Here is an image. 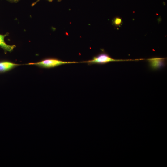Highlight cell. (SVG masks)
Masks as SVG:
<instances>
[{"instance_id": "5", "label": "cell", "mask_w": 167, "mask_h": 167, "mask_svg": "<svg viewBox=\"0 0 167 167\" xmlns=\"http://www.w3.org/2000/svg\"><path fill=\"white\" fill-rule=\"evenodd\" d=\"M5 36V35L0 34V47L6 51L11 52L15 47V46L6 44L4 40Z\"/></svg>"}, {"instance_id": "4", "label": "cell", "mask_w": 167, "mask_h": 167, "mask_svg": "<svg viewBox=\"0 0 167 167\" xmlns=\"http://www.w3.org/2000/svg\"><path fill=\"white\" fill-rule=\"evenodd\" d=\"M21 65L9 61L0 62V73L8 71L15 68Z\"/></svg>"}, {"instance_id": "3", "label": "cell", "mask_w": 167, "mask_h": 167, "mask_svg": "<svg viewBox=\"0 0 167 167\" xmlns=\"http://www.w3.org/2000/svg\"><path fill=\"white\" fill-rule=\"evenodd\" d=\"M166 58L154 57L146 59L149 67L152 70H157L164 67L166 65Z\"/></svg>"}, {"instance_id": "2", "label": "cell", "mask_w": 167, "mask_h": 167, "mask_svg": "<svg viewBox=\"0 0 167 167\" xmlns=\"http://www.w3.org/2000/svg\"><path fill=\"white\" fill-rule=\"evenodd\" d=\"M78 63L79 62L63 61L57 58H50L44 59L37 62L30 63L26 65H35L41 68L49 69L62 65Z\"/></svg>"}, {"instance_id": "7", "label": "cell", "mask_w": 167, "mask_h": 167, "mask_svg": "<svg viewBox=\"0 0 167 167\" xmlns=\"http://www.w3.org/2000/svg\"><path fill=\"white\" fill-rule=\"evenodd\" d=\"M40 0H37L35 2L33 3L32 5V6H33L35 5H36L38 2H39ZM49 2H52L53 0H47ZM58 2H61L62 0H57Z\"/></svg>"}, {"instance_id": "6", "label": "cell", "mask_w": 167, "mask_h": 167, "mask_svg": "<svg viewBox=\"0 0 167 167\" xmlns=\"http://www.w3.org/2000/svg\"><path fill=\"white\" fill-rule=\"evenodd\" d=\"M122 20L119 17H116L112 20L113 24L115 26H119L122 24Z\"/></svg>"}, {"instance_id": "1", "label": "cell", "mask_w": 167, "mask_h": 167, "mask_svg": "<svg viewBox=\"0 0 167 167\" xmlns=\"http://www.w3.org/2000/svg\"><path fill=\"white\" fill-rule=\"evenodd\" d=\"M143 60H145V59L143 58L135 59H115L112 58L107 53L103 51L99 54L97 55L94 56L90 60L80 62L79 63H86L88 65L94 64L103 65L111 62L136 61Z\"/></svg>"}, {"instance_id": "8", "label": "cell", "mask_w": 167, "mask_h": 167, "mask_svg": "<svg viewBox=\"0 0 167 167\" xmlns=\"http://www.w3.org/2000/svg\"><path fill=\"white\" fill-rule=\"evenodd\" d=\"M9 1L13 2H18L19 0H8Z\"/></svg>"}]
</instances>
